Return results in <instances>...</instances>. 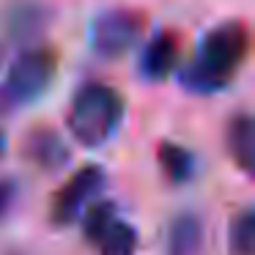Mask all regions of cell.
<instances>
[{
	"mask_svg": "<svg viewBox=\"0 0 255 255\" xmlns=\"http://www.w3.org/2000/svg\"><path fill=\"white\" fill-rule=\"evenodd\" d=\"M247 25L236 22V19L217 25L203 36L195 58L184 66L181 85L192 94H217L236 77L242 63L247 61Z\"/></svg>",
	"mask_w": 255,
	"mask_h": 255,
	"instance_id": "obj_1",
	"label": "cell"
},
{
	"mask_svg": "<svg viewBox=\"0 0 255 255\" xmlns=\"http://www.w3.org/2000/svg\"><path fill=\"white\" fill-rule=\"evenodd\" d=\"M124 118V99L116 88L105 83H88L77 91L72 107H69V132L85 148L107 143L116 134Z\"/></svg>",
	"mask_w": 255,
	"mask_h": 255,
	"instance_id": "obj_2",
	"label": "cell"
},
{
	"mask_svg": "<svg viewBox=\"0 0 255 255\" xmlns=\"http://www.w3.org/2000/svg\"><path fill=\"white\" fill-rule=\"evenodd\" d=\"M58 72V52L52 47H33L22 52L8 69L6 83L0 85V113H11L30 105L50 88Z\"/></svg>",
	"mask_w": 255,
	"mask_h": 255,
	"instance_id": "obj_3",
	"label": "cell"
},
{
	"mask_svg": "<svg viewBox=\"0 0 255 255\" xmlns=\"http://www.w3.org/2000/svg\"><path fill=\"white\" fill-rule=\"evenodd\" d=\"M148 17L134 8H110L99 14L91 28V47L102 58H121L145 33Z\"/></svg>",
	"mask_w": 255,
	"mask_h": 255,
	"instance_id": "obj_4",
	"label": "cell"
},
{
	"mask_svg": "<svg viewBox=\"0 0 255 255\" xmlns=\"http://www.w3.org/2000/svg\"><path fill=\"white\" fill-rule=\"evenodd\" d=\"M85 236L96 244L99 255H132L137 247V231L121 220L110 200L94 203L85 211Z\"/></svg>",
	"mask_w": 255,
	"mask_h": 255,
	"instance_id": "obj_5",
	"label": "cell"
},
{
	"mask_svg": "<svg viewBox=\"0 0 255 255\" xmlns=\"http://www.w3.org/2000/svg\"><path fill=\"white\" fill-rule=\"evenodd\" d=\"M102 184H105L102 167H96V165L80 167V170L55 192V198H52V211H50L52 222H55V225H69V222H74L85 209H88L94 195L102 189Z\"/></svg>",
	"mask_w": 255,
	"mask_h": 255,
	"instance_id": "obj_6",
	"label": "cell"
},
{
	"mask_svg": "<svg viewBox=\"0 0 255 255\" xmlns=\"http://www.w3.org/2000/svg\"><path fill=\"white\" fill-rule=\"evenodd\" d=\"M178 58H181V39L173 30H159L154 39L148 41V47L143 50L140 58V72L145 80L151 83H159L167 74L176 69Z\"/></svg>",
	"mask_w": 255,
	"mask_h": 255,
	"instance_id": "obj_7",
	"label": "cell"
},
{
	"mask_svg": "<svg viewBox=\"0 0 255 255\" xmlns=\"http://www.w3.org/2000/svg\"><path fill=\"white\" fill-rule=\"evenodd\" d=\"M25 154L30 162H36L44 170H58L66 165L69 148L52 129H36L25 137Z\"/></svg>",
	"mask_w": 255,
	"mask_h": 255,
	"instance_id": "obj_8",
	"label": "cell"
},
{
	"mask_svg": "<svg viewBox=\"0 0 255 255\" xmlns=\"http://www.w3.org/2000/svg\"><path fill=\"white\" fill-rule=\"evenodd\" d=\"M225 145L228 154L233 156L242 170H253V154H255V127L253 118L247 113H239V116L231 118L225 132Z\"/></svg>",
	"mask_w": 255,
	"mask_h": 255,
	"instance_id": "obj_9",
	"label": "cell"
},
{
	"mask_svg": "<svg viewBox=\"0 0 255 255\" xmlns=\"http://www.w3.org/2000/svg\"><path fill=\"white\" fill-rule=\"evenodd\" d=\"M200 242H203V228L200 220L192 214L178 217L170 225V236H167V253L170 255H198Z\"/></svg>",
	"mask_w": 255,
	"mask_h": 255,
	"instance_id": "obj_10",
	"label": "cell"
},
{
	"mask_svg": "<svg viewBox=\"0 0 255 255\" xmlns=\"http://www.w3.org/2000/svg\"><path fill=\"white\" fill-rule=\"evenodd\" d=\"M156 156H159V165H162V170H165V176L170 178L173 184H181L192 176V167H195L192 154H189L187 148H181V145L162 143Z\"/></svg>",
	"mask_w": 255,
	"mask_h": 255,
	"instance_id": "obj_11",
	"label": "cell"
},
{
	"mask_svg": "<svg viewBox=\"0 0 255 255\" xmlns=\"http://www.w3.org/2000/svg\"><path fill=\"white\" fill-rule=\"evenodd\" d=\"M255 253V214L244 209L231 225V255H253Z\"/></svg>",
	"mask_w": 255,
	"mask_h": 255,
	"instance_id": "obj_12",
	"label": "cell"
},
{
	"mask_svg": "<svg viewBox=\"0 0 255 255\" xmlns=\"http://www.w3.org/2000/svg\"><path fill=\"white\" fill-rule=\"evenodd\" d=\"M41 22H44V17H41L39 6H33V3H28V6H17V8H14V14L8 17L11 33H19V30H22V25H28V33H33Z\"/></svg>",
	"mask_w": 255,
	"mask_h": 255,
	"instance_id": "obj_13",
	"label": "cell"
},
{
	"mask_svg": "<svg viewBox=\"0 0 255 255\" xmlns=\"http://www.w3.org/2000/svg\"><path fill=\"white\" fill-rule=\"evenodd\" d=\"M14 200H17V184L11 178H0V220L11 211Z\"/></svg>",
	"mask_w": 255,
	"mask_h": 255,
	"instance_id": "obj_14",
	"label": "cell"
},
{
	"mask_svg": "<svg viewBox=\"0 0 255 255\" xmlns=\"http://www.w3.org/2000/svg\"><path fill=\"white\" fill-rule=\"evenodd\" d=\"M3 151H6V134L0 132V154H3Z\"/></svg>",
	"mask_w": 255,
	"mask_h": 255,
	"instance_id": "obj_15",
	"label": "cell"
}]
</instances>
